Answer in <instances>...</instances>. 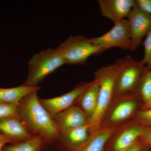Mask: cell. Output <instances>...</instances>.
<instances>
[{"label": "cell", "mask_w": 151, "mask_h": 151, "mask_svg": "<svg viewBox=\"0 0 151 151\" xmlns=\"http://www.w3.org/2000/svg\"><path fill=\"white\" fill-rule=\"evenodd\" d=\"M133 118L142 126L151 127V108L138 110Z\"/></svg>", "instance_id": "obj_22"}, {"label": "cell", "mask_w": 151, "mask_h": 151, "mask_svg": "<svg viewBox=\"0 0 151 151\" xmlns=\"http://www.w3.org/2000/svg\"><path fill=\"white\" fill-rule=\"evenodd\" d=\"M151 108V102L150 103V104L147 105V106H146V107L143 108V109H147V108Z\"/></svg>", "instance_id": "obj_28"}, {"label": "cell", "mask_w": 151, "mask_h": 151, "mask_svg": "<svg viewBox=\"0 0 151 151\" xmlns=\"http://www.w3.org/2000/svg\"><path fill=\"white\" fill-rule=\"evenodd\" d=\"M65 64L84 65L89 57L101 53L100 48L85 36H70L57 47Z\"/></svg>", "instance_id": "obj_5"}, {"label": "cell", "mask_w": 151, "mask_h": 151, "mask_svg": "<svg viewBox=\"0 0 151 151\" xmlns=\"http://www.w3.org/2000/svg\"><path fill=\"white\" fill-rule=\"evenodd\" d=\"M143 45L144 55L140 62L146 68L151 70V30L146 35Z\"/></svg>", "instance_id": "obj_21"}, {"label": "cell", "mask_w": 151, "mask_h": 151, "mask_svg": "<svg viewBox=\"0 0 151 151\" xmlns=\"http://www.w3.org/2000/svg\"><path fill=\"white\" fill-rule=\"evenodd\" d=\"M91 42L100 47L101 52L113 47L131 51L132 41L128 20H122L114 24L109 31L98 37L90 38Z\"/></svg>", "instance_id": "obj_7"}, {"label": "cell", "mask_w": 151, "mask_h": 151, "mask_svg": "<svg viewBox=\"0 0 151 151\" xmlns=\"http://www.w3.org/2000/svg\"><path fill=\"white\" fill-rule=\"evenodd\" d=\"M136 2L140 9L151 16V0H137Z\"/></svg>", "instance_id": "obj_24"}, {"label": "cell", "mask_w": 151, "mask_h": 151, "mask_svg": "<svg viewBox=\"0 0 151 151\" xmlns=\"http://www.w3.org/2000/svg\"><path fill=\"white\" fill-rule=\"evenodd\" d=\"M116 74L115 63L103 66L94 72V79L99 86L98 103L88 123L94 131L100 129L114 98Z\"/></svg>", "instance_id": "obj_2"}, {"label": "cell", "mask_w": 151, "mask_h": 151, "mask_svg": "<svg viewBox=\"0 0 151 151\" xmlns=\"http://www.w3.org/2000/svg\"><path fill=\"white\" fill-rule=\"evenodd\" d=\"M143 126L134 121L119 127L111 138L108 151H123L141 138Z\"/></svg>", "instance_id": "obj_9"}, {"label": "cell", "mask_w": 151, "mask_h": 151, "mask_svg": "<svg viewBox=\"0 0 151 151\" xmlns=\"http://www.w3.org/2000/svg\"><path fill=\"white\" fill-rule=\"evenodd\" d=\"M43 142L41 137L33 136L27 139L6 146L3 151H40Z\"/></svg>", "instance_id": "obj_18"}, {"label": "cell", "mask_w": 151, "mask_h": 151, "mask_svg": "<svg viewBox=\"0 0 151 151\" xmlns=\"http://www.w3.org/2000/svg\"><path fill=\"white\" fill-rule=\"evenodd\" d=\"M136 92L113 98L100 128H118L133 118L138 111Z\"/></svg>", "instance_id": "obj_6"}, {"label": "cell", "mask_w": 151, "mask_h": 151, "mask_svg": "<svg viewBox=\"0 0 151 151\" xmlns=\"http://www.w3.org/2000/svg\"><path fill=\"white\" fill-rule=\"evenodd\" d=\"M116 77L114 98L135 92L145 67L130 55L118 59L115 63Z\"/></svg>", "instance_id": "obj_4"}, {"label": "cell", "mask_w": 151, "mask_h": 151, "mask_svg": "<svg viewBox=\"0 0 151 151\" xmlns=\"http://www.w3.org/2000/svg\"><path fill=\"white\" fill-rule=\"evenodd\" d=\"M139 151H150L149 150L148 146L145 145L143 143V145L142 146V147H141Z\"/></svg>", "instance_id": "obj_27"}, {"label": "cell", "mask_w": 151, "mask_h": 151, "mask_svg": "<svg viewBox=\"0 0 151 151\" xmlns=\"http://www.w3.org/2000/svg\"><path fill=\"white\" fill-rule=\"evenodd\" d=\"M39 89L38 86H30L24 84L14 88H0V102L19 104L25 96Z\"/></svg>", "instance_id": "obj_17"}, {"label": "cell", "mask_w": 151, "mask_h": 151, "mask_svg": "<svg viewBox=\"0 0 151 151\" xmlns=\"http://www.w3.org/2000/svg\"><path fill=\"white\" fill-rule=\"evenodd\" d=\"M90 82H83L76 86L73 90L58 97L42 99L39 98L42 105L50 116H54L75 104L78 97L89 86Z\"/></svg>", "instance_id": "obj_10"}, {"label": "cell", "mask_w": 151, "mask_h": 151, "mask_svg": "<svg viewBox=\"0 0 151 151\" xmlns=\"http://www.w3.org/2000/svg\"><path fill=\"white\" fill-rule=\"evenodd\" d=\"M19 104L0 102V119L9 117L19 118Z\"/></svg>", "instance_id": "obj_20"}, {"label": "cell", "mask_w": 151, "mask_h": 151, "mask_svg": "<svg viewBox=\"0 0 151 151\" xmlns=\"http://www.w3.org/2000/svg\"><path fill=\"white\" fill-rule=\"evenodd\" d=\"M137 89L136 93L139 94L144 102L143 108L151 102V70L145 67V71Z\"/></svg>", "instance_id": "obj_19"}, {"label": "cell", "mask_w": 151, "mask_h": 151, "mask_svg": "<svg viewBox=\"0 0 151 151\" xmlns=\"http://www.w3.org/2000/svg\"><path fill=\"white\" fill-rule=\"evenodd\" d=\"M141 139L145 145L151 146V127L143 126Z\"/></svg>", "instance_id": "obj_23"}, {"label": "cell", "mask_w": 151, "mask_h": 151, "mask_svg": "<svg viewBox=\"0 0 151 151\" xmlns=\"http://www.w3.org/2000/svg\"><path fill=\"white\" fill-rule=\"evenodd\" d=\"M35 91L25 96L19 104V118L30 133L47 142L58 141L59 131L54 119L42 105Z\"/></svg>", "instance_id": "obj_1"}, {"label": "cell", "mask_w": 151, "mask_h": 151, "mask_svg": "<svg viewBox=\"0 0 151 151\" xmlns=\"http://www.w3.org/2000/svg\"><path fill=\"white\" fill-rule=\"evenodd\" d=\"M0 133L15 143L27 139L33 136L21 120L16 117L0 119Z\"/></svg>", "instance_id": "obj_14"}, {"label": "cell", "mask_w": 151, "mask_h": 151, "mask_svg": "<svg viewBox=\"0 0 151 151\" xmlns=\"http://www.w3.org/2000/svg\"><path fill=\"white\" fill-rule=\"evenodd\" d=\"M60 134H63L86 125L89 119L85 113L74 105L53 117Z\"/></svg>", "instance_id": "obj_11"}, {"label": "cell", "mask_w": 151, "mask_h": 151, "mask_svg": "<svg viewBox=\"0 0 151 151\" xmlns=\"http://www.w3.org/2000/svg\"><path fill=\"white\" fill-rule=\"evenodd\" d=\"M15 143L14 141L6 137L5 135L0 133V151H3V149L6 144Z\"/></svg>", "instance_id": "obj_26"}, {"label": "cell", "mask_w": 151, "mask_h": 151, "mask_svg": "<svg viewBox=\"0 0 151 151\" xmlns=\"http://www.w3.org/2000/svg\"><path fill=\"white\" fill-rule=\"evenodd\" d=\"M118 128H100L92 135L87 142L75 151H103L110 139Z\"/></svg>", "instance_id": "obj_16"}, {"label": "cell", "mask_w": 151, "mask_h": 151, "mask_svg": "<svg viewBox=\"0 0 151 151\" xmlns=\"http://www.w3.org/2000/svg\"><path fill=\"white\" fill-rule=\"evenodd\" d=\"M95 132L92 125L87 123L60 134L58 141L64 151H75L87 142Z\"/></svg>", "instance_id": "obj_13"}, {"label": "cell", "mask_w": 151, "mask_h": 151, "mask_svg": "<svg viewBox=\"0 0 151 151\" xmlns=\"http://www.w3.org/2000/svg\"><path fill=\"white\" fill-rule=\"evenodd\" d=\"M65 64L57 48H48L34 55L28 62L29 71L25 85L37 86L47 76Z\"/></svg>", "instance_id": "obj_3"}, {"label": "cell", "mask_w": 151, "mask_h": 151, "mask_svg": "<svg viewBox=\"0 0 151 151\" xmlns=\"http://www.w3.org/2000/svg\"><path fill=\"white\" fill-rule=\"evenodd\" d=\"M143 144V141L141 138H140L133 145L123 151H139Z\"/></svg>", "instance_id": "obj_25"}, {"label": "cell", "mask_w": 151, "mask_h": 151, "mask_svg": "<svg viewBox=\"0 0 151 151\" xmlns=\"http://www.w3.org/2000/svg\"><path fill=\"white\" fill-rule=\"evenodd\" d=\"M127 18L131 32V51H134L140 45L143 37L151 30V16L136 4Z\"/></svg>", "instance_id": "obj_8"}, {"label": "cell", "mask_w": 151, "mask_h": 151, "mask_svg": "<svg viewBox=\"0 0 151 151\" xmlns=\"http://www.w3.org/2000/svg\"><path fill=\"white\" fill-rule=\"evenodd\" d=\"M99 86L96 80L90 82L89 86L78 97L74 105L86 114L89 120L94 114L98 103Z\"/></svg>", "instance_id": "obj_15"}, {"label": "cell", "mask_w": 151, "mask_h": 151, "mask_svg": "<svg viewBox=\"0 0 151 151\" xmlns=\"http://www.w3.org/2000/svg\"><path fill=\"white\" fill-rule=\"evenodd\" d=\"M102 15L114 24L128 17L136 5L134 0H98Z\"/></svg>", "instance_id": "obj_12"}]
</instances>
